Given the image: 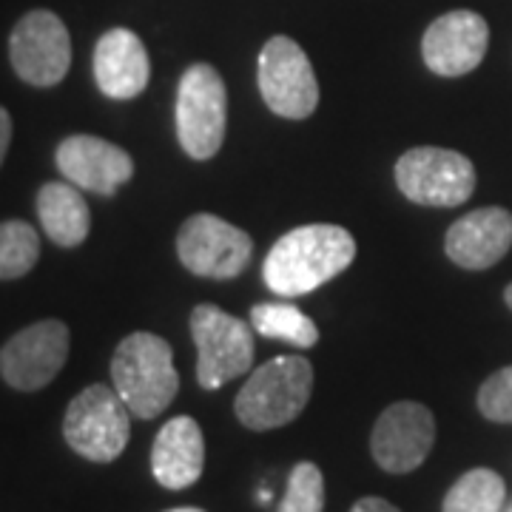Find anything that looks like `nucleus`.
<instances>
[{
  "label": "nucleus",
  "mask_w": 512,
  "mask_h": 512,
  "mask_svg": "<svg viewBox=\"0 0 512 512\" xmlns=\"http://www.w3.org/2000/svg\"><path fill=\"white\" fill-rule=\"evenodd\" d=\"M356 259V239L342 225H302L282 239H276L271 254L265 256L262 279L276 296H305L330 279L348 271Z\"/></svg>",
  "instance_id": "1"
},
{
  "label": "nucleus",
  "mask_w": 512,
  "mask_h": 512,
  "mask_svg": "<svg viewBox=\"0 0 512 512\" xmlns=\"http://www.w3.org/2000/svg\"><path fill=\"white\" fill-rule=\"evenodd\" d=\"M111 382L131 416L157 419L180 393L174 350L157 333H131L111 356Z\"/></svg>",
  "instance_id": "2"
},
{
  "label": "nucleus",
  "mask_w": 512,
  "mask_h": 512,
  "mask_svg": "<svg viewBox=\"0 0 512 512\" xmlns=\"http://www.w3.org/2000/svg\"><path fill=\"white\" fill-rule=\"evenodd\" d=\"M313 365L305 356H276L256 367L242 384L234 413L248 430H276L291 424L311 399Z\"/></svg>",
  "instance_id": "3"
},
{
  "label": "nucleus",
  "mask_w": 512,
  "mask_h": 512,
  "mask_svg": "<svg viewBox=\"0 0 512 512\" xmlns=\"http://www.w3.org/2000/svg\"><path fill=\"white\" fill-rule=\"evenodd\" d=\"M131 436V410L117 390L89 384L66 407L63 439L77 456L94 464H109L123 456Z\"/></svg>",
  "instance_id": "4"
},
{
  "label": "nucleus",
  "mask_w": 512,
  "mask_h": 512,
  "mask_svg": "<svg viewBox=\"0 0 512 512\" xmlns=\"http://www.w3.org/2000/svg\"><path fill=\"white\" fill-rule=\"evenodd\" d=\"M228 92L222 74L208 63L188 66L177 89V137L191 160H211L225 143Z\"/></svg>",
  "instance_id": "5"
},
{
  "label": "nucleus",
  "mask_w": 512,
  "mask_h": 512,
  "mask_svg": "<svg viewBox=\"0 0 512 512\" xmlns=\"http://www.w3.org/2000/svg\"><path fill=\"white\" fill-rule=\"evenodd\" d=\"M191 336L202 390H220L254 367V330L217 305H197L191 311Z\"/></svg>",
  "instance_id": "6"
},
{
  "label": "nucleus",
  "mask_w": 512,
  "mask_h": 512,
  "mask_svg": "<svg viewBox=\"0 0 512 512\" xmlns=\"http://www.w3.org/2000/svg\"><path fill=\"white\" fill-rule=\"evenodd\" d=\"M396 185L416 205L456 208L476 191V165L453 148H410L396 163Z\"/></svg>",
  "instance_id": "7"
},
{
  "label": "nucleus",
  "mask_w": 512,
  "mask_h": 512,
  "mask_svg": "<svg viewBox=\"0 0 512 512\" xmlns=\"http://www.w3.org/2000/svg\"><path fill=\"white\" fill-rule=\"evenodd\" d=\"M256 83L265 106L285 120H305L319 106V83L305 49L285 35L271 37L256 66Z\"/></svg>",
  "instance_id": "8"
},
{
  "label": "nucleus",
  "mask_w": 512,
  "mask_h": 512,
  "mask_svg": "<svg viewBox=\"0 0 512 512\" xmlns=\"http://www.w3.org/2000/svg\"><path fill=\"white\" fill-rule=\"evenodd\" d=\"M177 256L194 276L237 279L251 265L254 239L217 214H194L177 234Z\"/></svg>",
  "instance_id": "9"
},
{
  "label": "nucleus",
  "mask_w": 512,
  "mask_h": 512,
  "mask_svg": "<svg viewBox=\"0 0 512 512\" xmlns=\"http://www.w3.org/2000/svg\"><path fill=\"white\" fill-rule=\"evenodd\" d=\"M9 60L23 83L49 89L72 66V37L66 23L49 9H35L15 23L9 35Z\"/></svg>",
  "instance_id": "10"
},
{
  "label": "nucleus",
  "mask_w": 512,
  "mask_h": 512,
  "mask_svg": "<svg viewBox=\"0 0 512 512\" xmlns=\"http://www.w3.org/2000/svg\"><path fill=\"white\" fill-rule=\"evenodd\" d=\"M72 348L69 328L60 319H43L18 330L0 348V376L3 382L23 393L43 390L63 370Z\"/></svg>",
  "instance_id": "11"
},
{
  "label": "nucleus",
  "mask_w": 512,
  "mask_h": 512,
  "mask_svg": "<svg viewBox=\"0 0 512 512\" xmlns=\"http://www.w3.org/2000/svg\"><path fill=\"white\" fill-rule=\"evenodd\" d=\"M436 444V416L419 402H396L384 410L370 433V453L384 473L404 476L419 470Z\"/></svg>",
  "instance_id": "12"
},
{
  "label": "nucleus",
  "mask_w": 512,
  "mask_h": 512,
  "mask_svg": "<svg viewBox=\"0 0 512 512\" xmlns=\"http://www.w3.org/2000/svg\"><path fill=\"white\" fill-rule=\"evenodd\" d=\"M490 46V26L478 12L456 9L436 18L421 37L424 66L439 77H464L481 66Z\"/></svg>",
  "instance_id": "13"
},
{
  "label": "nucleus",
  "mask_w": 512,
  "mask_h": 512,
  "mask_svg": "<svg viewBox=\"0 0 512 512\" xmlns=\"http://www.w3.org/2000/svg\"><path fill=\"white\" fill-rule=\"evenodd\" d=\"M57 171L77 188L111 197L134 177V160L126 148L114 146L94 134L66 137L55 151Z\"/></svg>",
  "instance_id": "14"
},
{
  "label": "nucleus",
  "mask_w": 512,
  "mask_h": 512,
  "mask_svg": "<svg viewBox=\"0 0 512 512\" xmlns=\"http://www.w3.org/2000/svg\"><path fill=\"white\" fill-rule=\"evenodd\" d=\"M512 248V214L507 208L487 205L464 214L450 225L444 251L467 271H487L498 265Z\"/></svg>",
  "instance_id": "15"
},
{
  "label": "nucleus",
  "mask_w": 512,
  "mask_h": 512,
  "mask_svg": "<svg viewBox=\"0 0 512 512\" xmlns=\"http://www.w3.org/2000/svg\"><path fill=\"white\" fill-rule=\"evenodd\" d=\"M151 63L143 40L131 29H109L94 46V80L111 100H131L146 92Z\"/></svg>",
  "instance_id": "16"
},
{
  "label": "nucleus",
  "mask_w": 512,
  "mask_h": 512,
  "mask_svg": "<svg viewBox=\"0 0 512 512\" xmlns=\"http://www.w3.org/2000/svg\"><path fill=\"white\" fill-rule=\"evenodd\" d=\"M205 467L202 427L191 416L165 421L151 447V473L165 490H188Z\"/></svg>",
  "instance_id": "17"
},
{
  "label": "nucleus",
  "mask_w": 512,
  "mask_h": 512,
  "mask_svg": "<svg viewBox=\"0 0 512 512\" xmlns=\"http://www.w3.org/2000/svg\"><path fill=\"white\" fill-rule=\"evenodd\" d=\"M37 217L46 231L60 248H77L86 242L92 231V211L89 202L80 194V188L66 183H46L37 191Z\"/></svg>",
  "instance_id": "18"
},
{
  "label": "nucleus",
  "mask_w": 512,
  "mask_h": 512,
  "mask_svg": "<svg viewBox=\"0 0 512 512\" xmlns=\"http://www.w3.org/2000/svg\"><path fill=\"white\" fill-rule=\"evenodd\" d=\"M251 325L268 339L291 342L293 348H313L319 342V328L308 313L288 302H259L251 308Z\"/></svg>",
  "instance_id": "19"
},
{
  "label": "nucleus",
  "mask_w": 512,
  "mask_h": 512,
  "mask_svg": "<svg viewBox=\"0 0 512 512\" xmlns=\"http://www.w3.org/2000/svg\"><path fill=\"white\" fill-rule=\"evenodd\" d=\"M507 498V487L504 478L495 470L487 467H476L470 473L458 478L450 487V493L444 495V512H501Z\"/></svg>",
  "instance_id": "20"
},
{
  "label": "nucleus",
  "mask_w": 512,
  "mask_h": 512,
  "mask_svg": "<svg viewBox=\"0 0 512 512\" xmlns=\"http://www.w3.org/2000/svg\"><path fill=\"white\" fill-rule=\"evenodd\" d=\"M40 259V234L29 222H0V279L26 276Z\"/></svg>",
  "instance_id": "21"
},
{
  "label": "nucleus",
  "mask_w": 512,
  "mask_h": 512,
  "mask_svg": "<svg viewBox=\"0 0 512 512\" xmlns=\"http://www.w3.org/2000/svg\"><path fill=\"white\" fill-rule=\"evenodd\" d=\"M276 512H325V476L313 461H299L293 467Z\"/></svg>",
  "instance_id": "22"
},
{
  "label": "nucleus",
  "mask_w": 512,
  "mask_h": 512,
  "mask_svg": "<svg viewBox=\"0 0 512 512\" xmlns=\"http://www.w3.org/2000/svg\"><path fill=\"white\" fill-rule=\"evenodd\" d=\"M478 410L495 424H512V365L495 370L478 390Z\"/></svg>",
  "instance_id": "23"
},
{
  "label": "nucleus",
  "mask_w": 512,
  "mask_h": 512,
  "mask_svg": "<svg viewBox=\"0 0 512 512\" xmlns=\"http://www.w3.org/2000/svg\"><path fill=\"white\" fill-rule=\"evenodd\" d=\"M350 512H402L396 504H390V501H384V498H376V495H367V498H359Z\"/></svg>",
  "instance_id": "24"
},
{
  "label": "nucleus",
  "mask_w": 512,
  "mask_h": 512,
  "mask_svg": "<svg viewBox=\"0 0 512 512\" xmlns=\"http://www.w3.org/2000/svg\"><path fill=\"white\" fill-rule=\"evenodd\" d=\"M9 143H12V114L0 106V165L6 160Z\"/></svg>",
  "instance_id": "25"
},
{
  "label": "nucleus",
  "mask_w": 512,
  "mask_h": 512,
  "mask_svg": "<svg viewBox=\"0 0 512 512\" xmlns=\"http://www.w3.org/2000/svg\"><path fill=\"white\" fill-rule=\"evenodd\" d=\"M165 512H205L200 507H174V510H165Z\"/></svg>",
  "instance_id": "26"
},
{
  "label": "nucleus",
  "mask_w": 512,
  "mask_h": 512,
  "mask_svg": "<svg viewBox=\"0 0 512 512\" xmlns=\"http://www.w3.org/2000/svg\"><path fill=\"white\" fill-rule=\"evenodd\" d=\"M504 302L510 305V311H512V285H507V291H504Z\"/></svg>",
  "instance_id": "27"
},
{
  "label": "nucleus",
  "mask_w": 512,
  "mask_h": 512,
  "mask_svg": "<svg viewBox=\"0 0 512 512\" xmlns=\"http://www.w3.org/2000/svg\"><path fill=\"white\" fill-rule=\"evenodd\" d=\"M510 512H512V510H510Z\"/></svg>",
  "instance_id": "28"
}]
</instances>
